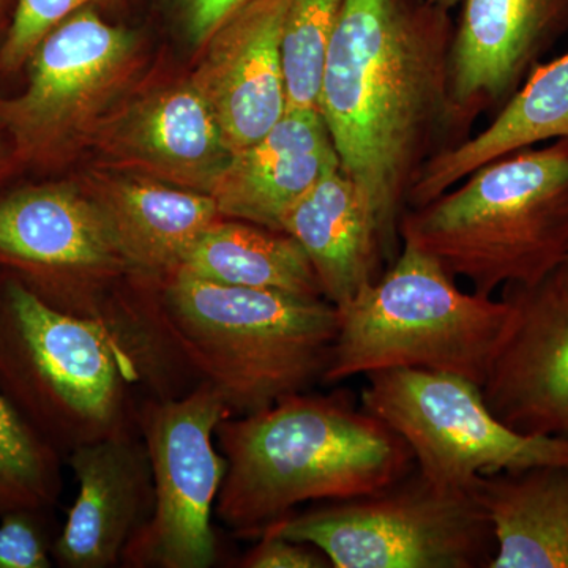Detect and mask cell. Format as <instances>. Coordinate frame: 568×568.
I'll list each match as a JSON object with an SVG mask.
<instances>
[{"mask_svg": "<svg viewBox=\"0 0 568 568\" xmlns=\"http://www.w3.org/2000/svg\"><path fill=\"white\" fill-rule=\"evenodd\" d=\"M452 11L429 0H345L320 106L339 168L375 219L386 264L429 160L458 144L448 99Z\"/></svg>", "mask_w": 568, "mask_h": 568, "instance_id": "obj_1", "label": "cell"}, {"mask_svg": "<svg viewBox=\"0 0 568 568\" xmlns=\"http://www.w3.org/2000/svg\"><path fill=\"white\" fill-rule=\"evenodd\" d=\"M0 274L52 308L102 327L149 396L190 390L156 324L160 276L134 263L95 197L70 183L0 196Z\"/></svg>", "mask_w": 568, "mask_h": 568, "instance_id": "obj_2", "label": "cell"}, {"mask_svg": "<svg viewBox=\"0 0 568 568\" xmlns=\"http://www.w3.org/2000/svg\"><path fill=\"white\" fill-rule=\"evenodd\" d=\"M215 436L226 459L215 514L245 538L302 504L372 495L416 467L405 440L342 390L302 392L224 418Z\"/></svg>", "mask_w": 568, "mask_h": 568, "instance_id": "obj_3", "label": "cell"}, {"mask_svg": "<svg viewBox=\"0 0 568 568\" xmlns=\"http://www.w3.org/2000/svg\"><path fill=\"white\" fill-rule=\"evenodd\" d=\"M338 308L325 298L250 290L174 271L160 276L156 324L192 387L209 384L246 416L324 383Z\"/></svg>", "mask_w": 568, "mask_h": 568, "instance_id": "obj_4", "label": "cell"}, {"mask_svg": "<svg viewBox=\"0 0 568 568\" xmlns=\"http://www.w3.org/2000/svg\"><path fill=\"white\" fill-rule=\"evenodd\" d=\"M399 239L476 294L544 282L568 257V140L508 153L406 209Z\"/></svg>", "mask_w": 568, "mask_h": 568, "instance_id": "obj_5", "label": "cell"}, {"mask_svg": "<svg viewBox=\"0 0 568 568\" xmlns=\"http://www.w3.org/2000/svg\"><path fill=\"white\" fill-rule=\"evenodd\" d=\"M336 308L338 334L324 384L420 368L484 386L514 316L504 295L459 290L435 256L409 242L383 275Z\"/></svg>", "mask_w": 568, "mask_h": 568, "instance_id": "obj_6", "label": "cell"}, {"mask_svg": "<svg viewBox=\"0 0 568 568\" xmlns=\"http://www.w3.org/2000/svg\"><path fill=\"white\" fill-rule=\"evenodd\" d=\"M140 386L136 368L102 327L0 274V392L63 457L134 428L132 390Z\"/></svg>", "mask_w": 568, "mask_h": 568, "instance_id": "obj_7", "label": "cell"}, {"mask_svg": "<svg viewBox=\"0 0 568 568\" xmlns=\"http://www.w3.org/2000/svg\"><path fill=\"white\" fill-rule=\"evenodd\" d=\"M264 534L315 545L334 568H489L496 556L495 528L473 489L439 487L416 467L379 491L290 515Z\"/></svg>", "mask_w": 568, "mask_h": 568, "instance_id": "obj_8", "label": "cell"}, {"mask_svg": "<svg viewBox=\"0 0 568 568\" xmlns=\"http://www.w3.org/2000/svg\"><path fill=\"white\" fill-rule=\"evenodd\" d=\"M365 377L361 406L405 440L418 473L439 487L470 489L484 477L568 463L566 437L515 432L467 377L420 368Z\"/></svg>", "mask_w": 568, "mask_h": 568, "instance_id": "obj_9", "label": "cell"}, {"mask_svg": "<svg viewBox=\"0 0 568 568\" xmlns=\"http://www.w3.org/2000/svg\"><path fill=\"white\" fill-rule=\"evenodd\" d=\"M227 417L233 414L222 395L204 383L174 398L148 396L136 407L155 500L151 518L123 551V566L207 568L216 562L212 518L226 459L213 435Z\"/></svg>", "mask_w": 568, "mask_h": 568, "instance_id": "obj_10", "label": "cell"}, {"mask_svg": "<svg viewBox=\"0 0 568 568\" xmlns=\"http://www.w3.org/2000/svg\"><path fill=\"white\" fill-rule=\"evenodd\" d=\"M136 55V37L108 24L93 7L55 26L29 58L24 92L0 99L14 162H59L121 89Z\"/></svg>", "mask_w": 568, "mask_h": 568, "instance_id": "obj_11", "label": "cell"}, {"mask_svg": "<svg viewBox=\"0 0 568 568\" xmlns=\"http://www.w3.org/2000/svg\"><path fill=\"white\" fill-rule=\"evenodd\" d=\"M448 55L458 144L497 112L568 33V0H462Z\"/></svg>", "mask_w": 568, "mask_h": 568, "instance_id": "obj_12", "label": "cell"}, {"mask_svg": "<svg viewBox=\"0 0 568 568\" xmlns=\"http://www.w3.org/2000/svg\"><path fill=\"white\" fill-rule=\"evenodd\" d=\"M514 316L481 390L503 424L568 439V287L558 272L534 286H506Z\"/></svg>", "mask_w": 568, "mask_h": 568, "instance_id": "obj_13", "label": "cell"}, {"mask_svg": "<svg viewBox=\"0 0 568 568\" xmlns=\"http://www.w3.org/2000/svg\"><path fill=\"white\" fill-rule=\"evenodd\" d=\"M65 462L80 487L52 541V560L65 568L118 566L155 500L144 440L134 426L73 448Z\"/></svg>", "mask_w": 568, "mask_h": 568, "instance_id": "obj_14", "label": "cell"}, {"mask_svg": "<svg viewBox=\"0 0 568 568\" xmlns=\"http://www.w3.org/2000/svg\"><path fill=\"white\" fill-rule=\"evenodd\" d=\"M290 0H250L211 39L192 81L211 104L231 151L248 148L287 111L283 24Z\"/></svg>", "mask_w": 568, "mask_h": 568, "instance_id": "obj_15", "label": "cell"}, {"mask_svg": "<svg viewBox=\"0 0 568 568\" xmlns=\"http://www.w3.org/2000/svg\"><path fill=\"white\" fill-rule=\"evenodd\" d=\"M338 166L321 112L287 110L264 138L233 153L209 194L223 219L282 231L293 205Z\"/></svg>", "mask_w": 568, "mask_h": 568, "instance_id": "obj_16", "label": "cell"}, {"mask_svg": "<svg viewBox=\"0 0 568 568\" xmlns=\"http://www.w3.org/2000/svg\"><path fill=\"white\" fill-rule=\"evenodd\" d=\"M104 148L151 178L201 193H209L233 156L219 119L192 80L134 103L111 126Z\"/></svg>", "mask_w": 568, "mask_h": 568, "instance_id": "obj_17", "label": "cell"}, {"mask_svg": "<svg viewBox=\"0 0 568 568\" xmlns=\"http://www.w3.org/2000/svg\"><path fill=\"white\" fill-rule=\"evenodd\" d=\"M282 231L304 248L324 297L335 306L375 282L386 263L373 213L339 166L293 205Z\"/></svg>", "mask_w": 568, "mask_h": 568, "instance_id": "obj_18", "label": "cell"}, {"mask_svg": "<svg viewBox=\"0 0 568 568\" xmlns=\"http://www.w3.org/2000/svg\"><path fill=\"white\" fill-rule=\"evenodd\" d=\"M556 140H568V51L536 67L481 132L429 160L407 196V209L436 200L500 156Z\"/></svg>", "mask_w": 568, "mask_h": 568, "instance_id": "obj_19", "label": "cell"}, {"mask_svg": "<svg viewBox=\"0 0 568 568\" xmlns=\"http://www.w3.org/2000/svg\"><path fill=\"white\" fill-rule=\"evenodd\" d=\"M470 489L495 528L489 568H568V463L496 474Z\"/></svg>", "mask_w": 568, "mask_h": 568, "instance_id": "obj_20", "label": "cell"}, {"mask_svg": "<svg viewBox=\"0 0 568 568\" xmlns=\"http://www.w3.org/2000/svg\"><path fill=\"white\" fill-rule=\"evenodd\" d=\"M134 263L163 276L181 268L205 231L223 219L209 193L152 179H118L92 194Z\"/></svg>", "mask_w": 568, "mask_h": 568, "instance_id": "obj_21", "label": "cell"}, {"mask_svg": "<svg viewBox=\"0 0 568 568\" xmlns=\"http://www.w3.org/2000/svg\"><path fill=\"white\" fill-rule=\"evenodd\" d=\"M178 271L230 286L325 298L315 268L294 237L241 220L212 224Z\"/></svg>", "mask_w": 568, "mask_h": 568, "instance_id": "obj_22", "label": "cell"}, {"mask_svg": "<svg viewBox=\"0 0 568 568\" xmlns=\"http://www.w3.org/2000/svg\"><path fill=\"white\" fill-rule=\"evenodd\" d=\"M63 455L0 392V518L50 514L63 489Z\"/></svg>", "mask_w": 568, "mask_h": 568, "instance_id": "obj_23", "label": "cell"}, {"mask_svg": "<svg viewBox=\"0 0 568 568\" xmlns=\"http://www.w3.org/2000/svg\"><path fill=\"white\" fill-rule=\"evenodd\" d=\"M345 0H290L283 24L287 110L320 111L325 52Z\"/></svg>", "mask_w": 568, "mask_h": 568, "instance_id": "obj_24", "label": "cell"}, {"mask_svg": "<svg viewBox=\"0 0 568 568\" xmlns=\"http://www.w3.org/2000/svg\"><path fill=\"white\" fill-rule=\"evenodd\" d=\"M102 2L106 0H14L9 28L0 41V70L21 69L55 26L77 11Z\"/></svg>", "mask_w": 568, "mask_h": 568, "instance_id": "obj_25", "label": "cell"}, {"mask_svg": "<svg viewBox=\"0 0 568 568\" xmlns=\"http://www.w3.org/2000/svg\"><path fill=\"white\" fill-rule=\"evenodd\" d=\"M47 515L13 511L0 518V568H50L52 541Z\"/></svg>", "mask_w": 568, "mask_h": 568, "instance_id": "obj_26", "label": "cell"}, {"mask_svg": "<svg viewBox=\"0 0 568 568\" xmlns=\"http://www.w3.org/2000/svg\"><path fill=\"white\" fill-rule=\"evenodd\" d=\"M239 566L244 568H328L332 567L327 556L315 545L305 541L264 534L260 544L246 552Z\"/></svg>", "mask_w": 568, "mask_h": 568, "instance_id": "obj_27", "label": "cell"}, {"mask_svg": "<svg viewBox=\"0 0 568 568\" xmlns=\"http://www.w3.org/2000/svg\"><path fill=\"white\" fill-rule=\"evenodd\" d=\"M189 39L205 44L250 0H171Z\"/></svg>", "mask_w": 568, "mask_h": 568, "instance_id": "obj_28", "label": "cell"}, {"mask_svg": "<svg viewBox=\"0 0 568 568\" xmlns=\"http://www.w3.org/2000/svg\"><path fill=\"white\" fill-rule=\"evenodd\" d=\"M14 0H0V37L6 36L9 28L11 10H13Z\"/></svg>", "mask_w": 568, "mask_h": 568, "instance_id": "obj_29", "label": "cell"}, {"mask_svg": "<svg viewBox=\"0 0 568 568\" xmlns=\"http://www.w3.org/2000/svg\"><path fill=\"white\" fill-rule=\"evenodd\" d=\"M429 2L435 3V6L440 7V9L454 11L459 7L462 0H429Z\"/></svg>", "mask_w": 568, "mask_h": 568, "instance_id": "obj_30", "label": "cell"}, {"mask_svg": "<svg viewBox=\"0 0 568 568\" xmlns=\"http://www.w3.org/2000/svg\"><path fill=\"white\" fill-rule=\"evenodd\" d=\"M559 278L562 280V283L568 287V257L566 263H564L562 267L558 271Z\"/></svg>", "mask_w": 568, "mask_h": 568, "instance_id": "obj_31", "label": "cell"}, {"mask_svg": "<svg viewBox=\"0 0 568 568\" xmlns=\"http://www.w3.org/2000/svg\"><path fill=\"white\" fill-rule=\"evenodd\" d=\"M2 164H3V156L0 155V173H2V171H3Z\"/></svg>", "mask_w": 568, "mask_h": 568, "instance_id": "obj_32", "label": "cell"}]
</instances>
